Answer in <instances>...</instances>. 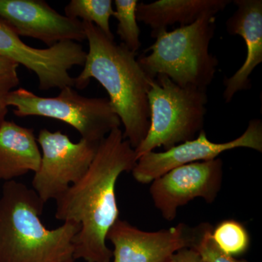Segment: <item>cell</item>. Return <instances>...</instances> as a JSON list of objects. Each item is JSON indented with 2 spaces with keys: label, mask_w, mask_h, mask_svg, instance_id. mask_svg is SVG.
Returning a JSON list of instances; mask_svg holds the SVG:
<instances>
[{
  "label": "cell",
  "mask_w": 262,
  "mask_h": 262,
  "mask_svg": "<svg viewBox=\"0 0 262 262\" xmlns=\"http://www.w3.org/2000/svg\"><path fill=\"white\" fill-rule=\"evenodd\" d=\"M137 155L119 128L98 144L85 174L56 200V218L80 226L74 238V259L110 262L113 250L106 246L110 229L119 220L115 187L123 172L132 171Z\"/></svg>",
  "instance_id": "6da1fadb"
},
{
  "label": "cell",
  "mask_w": 262,
  "mask_h": 262,
  "mask_svg": "<svg viewBox=\"0 0 262 262\" xmlns=\"http://www.w3.org/2000/svg\"><path fill=\"white\" fill-rule=\"evenodd\" d=\"M82 22L89 51L83 70L75 78L77 89H84L94 78L104 88L125 130L123 136L136 149L147 135L150 125L148 101L151 78L133 53L122 43L106 37L92 23Z\"/></svg>",
  "instance_id": "7a4b0ae2"
},
{
  "label": "cell",
  "mask_w": 262,
  "mask_h": 262,
  "mask_svg": "<svg viewBox=\"0 0 262 262\" xmlns=\"http://www.w3.org/2000/svg\"><path fill=\"white\" fill-rule=\"evenodd\" d=\"M45 203L26 184L5 182L0 198V262H70L80 226L63 222L48 229L40 220Z\"/></svg>",
  "instance_id": "3957f363"
},
{
  "label": "cell",
  "mask_w": 262,
  "mask_h": 262,
  "mask_svg": "<svg viewBox=\"0 0 262 262\" xmlns=\"http://www.w3.org/2000/svg\"><path fill=\"white\" fill-rule=\"evenodd\" d=\"M215 15L207 14L190 25L175 30L163 31L155 42L137 61L151 78L167 76L182 87L207 91L213 82L219 61L210 53L214 36Z\"/></svg>",
  "instance_id": "277c9868"
},
{
  "label": "cell",
  "mask_w": 262,
  "mask_h": 262,
  "mask_svg": "<svg viewBox=\"0 0 262 262\" xmlns=\"http://www.w3.org/2000/svg\"><path fill=\"white\" fill-rule=\"evenodd\" d=\"M150 125L147 135L135 149L141 155L163 146L168 150L192 140L203 130L207 113L206 91L182 87L168 77L157 75L148 91Z\"/></svg>",
  "instance_id": "5b68a950"
},
{
  "label": "cell",
  "mask_w": 262,
  "mask_h": 262,
  "mask_svg": "<svg viewBox=\"0 0 262 262\" xmlns=\"http://www.w3.org/2000/svg\"><path fill=\"white\" fill-rule=\"evenodd\" d=\"M7 102L8 106L15 107L16 116H40L60 120L75 127L81 139L93 142H101L121 125L110 100L85 97L72 87L61 89L56 97L48 98L20 88L10 93Z\"/></svg>",
  "instance_id": "8992f818"
},
{
  "label": "cell",
  "mask_w": 262,
  "mask_h": 262,
  "mask_svg": "<svg viewBox=\"0 0 262 262\" xmlns=\"http://www.w3.org/2000/svg\"><path fill=\"white\" fill-rule=\"evenodd\" d=\"M42 149L39 168L34 173L32 189L43 203L56 201L78 182L89 170L99 143L81 139L77 143L61 131L42 129L37 139Z\"/></svg>",
  "instance_id": "52a82bcc"
},
{
  "label": "cell",
  "mask_w": 262,
  "mask_h": 262,
  "mask_svg": "<svg viewBox=\"0 0 262 262\" xmlns=\"http://www.w3.org/2000/svg\"><path fill=\"white\" fill-rule=\"evenodd\" d=\"M86 55L82 46L72 41L57 43L46 49L31 47L0 18V56L34 72L42 91L75 86L70 70L75 66H83Z\"/></svg>",
  "instance_id": "ba28073f"
},
{
  "label": "cell",
  "mask_w": 262,
  "mask_h": 262,
  "mask_svg": "<svg viewBox=\"0 0 262 262\" xmlns=\"http://www.w3.org/2000/svg\"><path fill=\"white\" fill-rule=\"evenodd\" d=\"M223 162L220 158L182 165L155 179L149 192L165 220H175L177 211L195 198L213 203L222 188Z\"/></svg>",
  "instance_id": "9c48e42d"
},
{
  "label": "cell",
  "mask_w": 262,
  "mask_h": 262,
  "mask_svg": "<svg viewBox=\"0 0 262 262\" xmlns=\"http://www.w3.org/2000/svg\"><path fill=\"white\" fill-rule=\"evenodd\" d=\"M241 147L261 152V120H251L242 135L228 142H212L207 137L206 132L201 130L198 137L192 140L185 141L162 152L152 151L141 155L131 172L136 182L148 184L177 167L215 159L224 151Z\"/></svg>",
  "instance_id": "30bf717a"
},
{
  "label": "cell",
  "mask_w": 262,
  "mask_h": 262,
  "mask_svg": "<svg viewBox=\"0 0 262 262\" xmlns=\"http://www.w3.org/2000/svg\"><path fill=\"white\" fill-rule=\"evenodd\" d=\"M200 230V225L191 228L181 223L146 232L119 219L108 231L106 239L114 246V262H169L179 250L194 247Z\"/></svg>",
  "instance_id": "8fae6325"
},
{
  "label": "cell",
  "mask_w": 262,
  "mask_h": 262,
  "mask_svg": "<svg viewBox=\"0 0 262 262\" xmlns=\"http://www.w3.org/2000/svg\"><path fill=\"white\" fill-rule=\"evenodd\" d=\"M0 18L19 36L39 39L48 48L86 39L82 20L60 14L43 0H0Z\"/></svg>",
  "instance_id": "7c38bea8"
},
{
  "label": "cell",
  "mask_w": 262,
  "mask_h": 262,
  "mask_svg": "<svg viewBox=\"0 0 262 262\" xmlns=\"http://www.w3.org/2000/svg\"><path fill=\"white\" fill-rule=\"evenodd\" d=\"M234 4L237 9L226 23L227 32L244 38L247 54L242 67L224 80L226 103L230 102L239 91L251 89L250 75L262 62V1L234 0Z\"/></svg>",
  "instance_id": "4fadbf2b"
},
{
  "label": "cell",
  "mask_w": 262,
  "mask_h": 262,
  "mask_svg": "<svg viewBox=\"0 0 262 262\" xmlns=\"http://www.w3.org/2000/svg\"><path fill=\"white\" fill-rule=\"evenodd\" d=\"M229 0H158L138 3L136 18L151 29V36L156 37L169 26L190 25L207 14L216 15L230 4Z\"/></svg>",
  "instance_id": "5bb4252c"
},
{
  "label": "cell",
  "mask_w": 262,
  "mask_h": 262,
  "mask_svg": "<svg viewBox=\"0 0 262 262\" xmlns=\"http://www.w3.org/2000/svg\"><path fill=\"white\" fill-rule=\"evenodd\" d=\"M41 151L32 129L7 121L0 127V181L10 182L36 171Z\"/></svg>",
  "instance_id": "9a60e30c"
},
{
  "label": "cell",
  "mask_w": 262,
  "mask_h": 262,
  "mask_svg": "<svg viewBox=\"0 0 262 262\" xmlns=\"http://www.w3.org/2000/svg\"><path fill=\"white\" fill-rule=\"evenodd\" d=\"M65 15L94 24L108 38L115 39L110 25L115 10L111 0H72L64 8Z\"/></svg>",
  "instance_id": "2e32d148"
},
{
  "label": "cell",
  "mask_w": 262,
  "mask_h": 262,
  "mask_svg": "<svg viewBox=\"0 0 262 262\" xmlns=\"http://www.w3.org/2000/svg\"><path fill=\"white\" fill-rule=\"evenodd\" d=\"M216 246L231 256H239L248 251L250 236L244 225L233 220H225L212 230Z\"/></svg>",
  "instance_id": "e0dca14e"
},
{
  "label": "cell",
  "mask_w": 262,
  "mask_h": 262,
  "mask_svg": "<svg viewBox=\"0 0 262 262\" xmlns=\"http://www.w3.org/2000/svg\"><path fill=\"white\" fill-rule=\"evenodd\" d=\"M137 0H115V10L114 17L118 20L117 34L122 44L133 53L139 51L140 42V29L136 18Z\"/></svg>",
  "instance_id": "ac0fdd59"
},
{
  "label": "cell",
  "mask_w": 262,
  "mask_h": 262,
  "mask_svg": "<svg viewBox=\"0 0 262 262\" xmlns=\"http://www.w3.org/2000/svg\"><path fill=\"white\" fill-rule=\"evenodd\" d=\"M194 249L206 262H245L236 259L222 251L212 237L213 227L209 224H202Z\"/></svg>",
  "instance_id": "d6986e66"
},
{
  "label": "cell",
  "mask_w": 262,
  "mask_h": 262,
  "mask_svg": "<svg viewBox=\"0 0 262 262\" xmlns=\"http://www.w3.org/2000/svg\"><path fill=\"white\" fill-rule=\"evenodd\" d=\"M20 80L17 72L0 75V127L5 121V117L8 113V95L13 89L18 85Z\"/></svg>",
  "instance_id": "ffe728a7"
},
{
  "label": "cell",
  "mask_w": 262,
  "mask_h": 262,
  "mask_svg": "<svg viewBox=\"0 0 262 262\" xmlns=\"http://www.w3.org/2000/svg\"><path fill=\"white\" fill-rule=\"evenodd\" d=\"M169 262H206L193 248H185L174 253Z\"/></svg>",
  "instance_id": "44dd1931"
},
{
  "label": "cell",
  "mask_w": 262,
  "mask_h": 262,
  "mask_svg": "<svg viewBox=\"0 0 262 262\" xmlns=\"http://www.w3.org/2000/svg\"><path fill=\"white\" fill-rule=\"evenodd\" d=\"M18 66L15 62L0 56V75L17 72Z\"/></svg>",
  "instance_id": "7402d4cb"
},
{
  "label": "cell",
  "mask_w": 262,
  "mask_h": 262,
  "mask_svg": "<svg viewBox=\"0 0 262 262\" xmlns=\"http://www.w3.org/2000/svg\"><path fill=\"white\" fill-rule=\"evenodd\" d=\"M70 262H75V261H70Z\"/></svg>",
  "instance_id": "603a6c76"
}]
</instances>
